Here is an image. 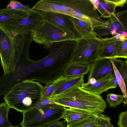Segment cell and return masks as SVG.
Here are the masks:
<instances>
[{
    "label": "cell",
    "mask_w": 127,
    "mask_h": 127,
    "mask_svg": "<svg viewBox=\"0 0 127 127\" xmlns=\"http://www.w3.org/2000/svg\"><path fill=\"white\" fill-rule=\"evenodd\" d=\"M48 99L54 104L83 110L97 116L102 114L107 107L106 101L100 95L86 91L81 87H72Z\"/></svg>",
    "instance_id": "cell-1"
},
{
    "label": "cell",
    "mask_w": 127,
    "mask_h": 127,
    "mask_svg": "<svg viewBox=\"0 0 127 127\" xmlns=\"http://www.w3.org/2000/svg\"><path fill=\"white\" fill-rule=\"evenodd\" d=\"M43 88L39 82L25 79L8 89L3 99L11 108L23 113L41 101Z\"/></svg>",
    "instance_id": "cell-2"
},
{
    "label": "cell",
    "mask_w": 127,
    "mask_h": 127,
    "mask_svg": "<svg viewBox=\"0 0 127 127\" xmlns=\"http://www.w3.org/2000/svg\"><path fill=\"white\" fill-rule=\"evenodd\" d=\"M66 107L59 105L49 104L32 108L24 112L21 127H41L62 118Z\"/></svg>",
    "instance_id": "cell-3"
},
{
    "label": "cell",
    "mask_w": 127,
    "mask_h": 127,
    "mask_svg": "<svg viewBox=\"0 0 127 127\" xmlns=\"http://www.w3.org/2000/svg\"><path fill=\"white\" fill-rule=\"evenodd\" d=\"M76 40V44L70 55V63L92 64L98 59L101 38L96 37Z\"/></svg>",
    "instance_id": "cell-4"
},
{
    "label": "cell",
    "mask_w": 127,
    "mask_h": 127,
    "mask_svg": "<svg viewBox=\"0 0 127 127\" xmlns=\"http://www.w3.org/2000/svg\"><path fill=\"white\" fill-rule=\"evenodd\" d=\"M1 64L5 75L13 73L18 68L12 33L0 27Z\"/></svg>",
    "instance_id": "cell-5"
},
{
    "label": "cell",
    "mask_w": 127,
    "mask_h": 127,
    "mask_svg": "<svg viewBox=\"0 0 127 127\" xmlns=\"http://www.w3.org/2000/svg\"><path fill=\"white\" fill-rule=\"evenodd\" d=\"M33 41L44 46L60 41L75 39L47 21H43L32 32Z\"/></svg>",
    "instance_id": "cell-6"
},
{
    "label": "cell",
    "mask_w": 127,
    "mask_h": 127,
    "mask_svg": "<svg viewBox=\"0 0 127 127\" xmlns=\"http://www.w3.org/2000/svg\"><path fill=\"white\" fill-rule=\"evenodd\" d=\"M105 21L104 24L94 29L96 36L98 38L117 34L127 37V9L115 12Z\"/></svg>",
    "instance_id": "cell-7"
},
{
    "label": "cell",
    "mask_w": 127,
    "mask_h": 127,
    "mask_svg": "<svg viewBox=\"0 0 127 127\" xmlns=\"http://www.w3.org/2000/svg\"><path fill=\"white\" fill-rule=\"evenodd\" d=\"M35 11L40 16L43 21L56 26L71 37L75 39L81 38L75 29L70 19V16L56 12Z\"/></svg>",
    "instance_id": "cell-8"
},
{
    "label": "cell",
    "mask_w": 127,
    "mask_h": 127,
    "mask_svg": "<svg viewBox=\"0 0 127 127\" xmlns=\"http://www.w3.org/2000/svg\"><path fill=\"white\" fill-rule=\"evenodd\" d=\"M43 21L35 11L26 17L12 24L0 26L8 32L16 34L32 33Z\"/></svg>",
    "instance_id": "cell-9"
},
{
    "label": "cell",
    "mask_w": 127,
    "mask_h": 127,
    "mask_svg": "<svg viewBox=\"0 0 127 127\" xmlns=\"http://www.w3.org/2000/svg\"><path fill=\"white\" fill-rule=\"evenodd\" d=\"M115 77V73L109 74L97 80L93 83H90L88 82L84 83L81 87L86 91L96 95H100L102 93L107 92L109 89L115 88L117 87L114 82Z\"/></svg>",
    "instance_id": "cell-10"
},
{
    "label": "cell",
    "mask_w": 127,
    "mask_h": 127,
    "mask_svg": "<svg viewBox=\"0 0 127 127\" xmlns=\"http://www.w3.org/2000/svg\"><path fill=\"white\" fill-rule=\"evenodd\" d=\"M121 35L117 34L110 37L101 38L97 59L113 58L121 41Z\"/></svg>",
    "instance_id": "cell-11"
},
{
    "label": "cell",
    "mask_w": 127,
    "mask_h": 127,
    "mask_svg": "<svg viewBox=\"0 0 127 127\" xmlns=\"http://www.w3.org/2000/svg\"><path fill=\"white\" fill-rule=\"evenodd\" d=\"M110 73H115L111 59H98L92 64L88 81L92 78L97 80Z\"/></svg>",
    "instance_id": "cell-12"
},
{
    "label": "cell",
    "mask_w": 127,
    "mask_h": 127,
    "mask_svg": "<svg viewBox=\"0 0 127 127\" xmlns=\"http://www.w3.org/2000/svg\"><path fill=\"white\" fill-rule=\"evenodd\" d=\"M30 14L25 11L6 7L0 10V26L14 24L26 17Z\"/></svg>",
    "instance_id": "cell-13"
},
{
    "label": "cell",
    "mask_w": 127,
    "mask_h": 127,
    "mask_svg": "<svg viewBox=\"0 0 127 127\" xmlns=\"http://www.w3.org/2000/svg\"><path fill=\"white\" fill-rule=\"evenodd\" d=\"M126 0H99V3L96 8L101 18H109L115 13L117 6L123 7Z\"/></svg>",
    "instance_id": "cell-14"
},
{
    "label": "cell",
    "mask_w": 127,
    "mask_h": 127,
    "mask_svg": "<svg viewBox=\"0 0 127 127\" xmlns=\"http://www.w3.org/2000/svg\"><path fill=\"white\" fill-rule=\"evenodd\" d=\"M84 75L65 76L57 84L51 97L61 93L72 87H81L84 83Z\"/></svg>",
    "instance_id": "cell-15"
},
{
    "label": "cell",
    "mask_w": 127,
    "mask_h": 127,
    "mask_svg": "<svg viewBox=\"0 0 127 127\" xmlns=\"http://www.w3.org/2000/svg\"><path fill=\"white\" fill-rule=\"evenodd\" d=\"M92 64L70 62L67 65L64 72L65 77L84 75L90 72Z\"/></svg>",
    "instance_id": "cell-16"
},
{
    "label": "cell",
    "mask_w": 127,
    "mask_h": 127,
    "mask_svg": "<svg viewBox=\"0 0 127 127\" xmlns=\"http://www.w3.org/2000/svg\"><path fill=\"white\" fill-rule=\"evenodd\" d=\"M92 115H94L83 110L73 108H66L62 118L65 119L67 124H68L83 119Z\"/></svg>",
    "instance_id": "cell-17"
},
{
    "label": "cell",
    "mask_w": 127,
    "mask_h": 127,
    "mask_svg": "<svg viewBox=\"0 0 127 127\" xmlns=\"http://www.w3.org/2000/svg\"><path fill=\"white\" fill-rule=\"evenodd\" d=\"M70 19L75 29L81 37H97L92 28L85 22L70 16Z\"/></svg>",
    "instance_id": "cell-18"
},
{
    "label": "cell",
    "mask_w": 127,
    "mask_h": 127,
    "mask_svg": "<svg viewBox=\"0 0 127 127\" xmlns=\"http://www.w3.org/2000/svg\"><path fill=\"white\" fill-rule=\"evenodd\" d=\"M66 127H101L98 116H90L79 121L67 124Z\"/></svg>",
    "instance_id": "cell-19"
},
{
    "label": "cell",
    "mask_w": 127,
    "mask_h": 127,
    "mask_svg": "<svg viewBox=\"0 0 127 127\" xmlns=\"http://www.w3.org/2000/svg\"><path fill=\"white\" fill-rule=\"evenodd\" d=\"M11 108L5 102L0 104V127H17L12 125L9 121L8 115Z\"/></svg>",
    "instance_id": "cell-20"
},
{
    "label": "cell",
    "mask_w": 127,
    "mask_h": 127,
    "mask_svg": "<svg viewBox=\"0 0 127 127\" xmlns=\"http://www.w3.org/2000/svg\"><path fill=\"white\" fill-rule=\"evenodd\" d=\"M111 59L113 64L115 77L117 80L119 86L124 97V102L125 106L126 105L127 106V91L125 82L113 61L112 59Z\"/></svg>",
    "instance_id": "cell-21"
},
{
    "label": "cell",
    "mask_w": 127,
    "mask_h": 127,
    "mask_svg": "<svg viewBox=\"0 0 127 127\" xmlns=\"http://www.w3.org/2000/svg\"><path fill=\"white\" fill-rule=\"evenodd\" d=\"M65 77L64 75H63L52 84L46 85L44 87L40 101L48 99L52 95L57 84Z\"/></svg>",
    "instance_id": "cell-22"
},
{
    "label": "cell",
    "mask_w": 127,
    "mask_h": 127,
    "mask_svg": "<svg viewBox=\"0 0 127 127\" xmlns=\"http://www.w3.org/2000/svg\"><path fill=\"white\" fill-rule=\"evenodd\" d=\"M124 97L123 95H119L110 93H107L106 99L110 107H115L124 101Z\"/></svg>",
    "instance_id": "cell-23"
},
{
    "label": "cell",
    "mask_w": 127,
    "mask_h": 127,
    "mask_svg": "<svg viewBox=\"0 0 127 127\" xmlns=\"http://www.w3.org/2000/svg\"><path fill=\"white\" fill-rule=\"evenodd\" d=\"M112 59L123 77L127 88V63L121 60Z\"/></svg>",
    "instance_id": "cell-24"
},
{
    "label": "cell",
    "mask_w": 127,
    "mask_h": 127,
    "mask_svg": "<svg viewBox=\"0 0 127 127\" xmlns=\"http://www.w3.org/2000/svg\"><path fill=\"white\" fill-rule=\"evenodd\" d=\"M6 7L25 11L30 13L34 11L32 8H30L29 5H24L20 2L15 0H10L7 4Z\"/></svg>",
    "instance_id": "cell-25"
},
{
    "label": "cell",
    "mask_w": 127,
    "mask_h": 127,
    "mask_svg": "<svg viewBox=\"0 0 127 127\" xmlns=\"http://www.w3.org/2000/svg\"><path fill=\"white\" fill-rule=\"evenodd\" d=\"M122 58L127 59V39L119 44L115 54L112 59Z\"/></svg>",
    "instance_id": "cell-26"
},
{
    "label": "cell",
    "mask_w": 127,
    "mask_h": 127,
    "mask_svg": "<svg viewBox=\"0 0 127 127\" xmlns=\"http://www.w3.org/2000/svg\"><path fill=\"white\" fill-rule=\"evenodd\" d=\"M98 118L101 127H114L109 117L102 114L98 116Z\"/></svg>",
    "instance_id": "cell-27"
},
{
    "label": "cell",
    "mask_w": 127,
    "mask_h": 127,
    "mask_svg": "<svg viewBox=\"0 0 127 127\" xmlns=\"http://www.w3.org/2000/svg\"><path fill=\"white\" fill-rule=\"evenodd\" d=\"M117 124L118 127H127V111L123 112L119 115Z\"/></svg>",
    "instance_id": "cell-28"
},
{
    "label": "cell",
    "mask_w": 127,
    "mask_h": 127,
    "mask_svg": "<svg viewBox=\"0 0 127 127\" xmlns=\"http://www.w3.org/2000/svg\"><path fill=\"white\" fill-rule=\"evenodd\" d=\"M65 121H54L46 124L41 127H66L65 125Z\"/></svg>",
    "instance_id": "cell-29"
},
{
    "label": "cell",
    "mask_w": 127,
    "mask_h": 127,
    "mask_svg": "<svg viewBox=\"0 0 127 127\" xmlns=\"http://www.w3.org/2000/svg\"><path fill=\"white\" fill-rule=\"evenodd\" d=\"M125 62L127 63V60H125Z\"/></svg>",
    "instance_id": "cell-30"
},
{
    "label": "cell",
    "mask_w": 127,
    "mask_h": 127,
    "mask_svg": "<svg viewBox=\"0 0 127 127\" xmlns=\"http://www.w3.org/2000/svg\"><path fill=\"white\" fill-rule=\"evenodd\" d=\"M126 3H127V0H126Z\"/></svg>",
    "instance_id": "cell-31"
}]
</instances>
